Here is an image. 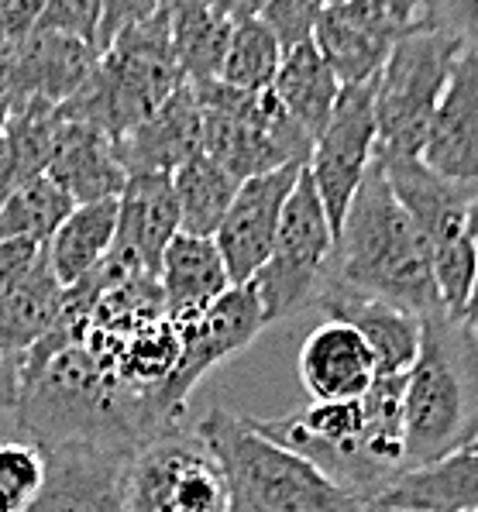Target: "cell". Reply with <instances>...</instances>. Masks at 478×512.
<instances>
[{
    "label": "cell",
    "instance_id": "obj_8",
    "mask_svg": "<svg viewBox=\"0 0 478 512\" xmlns=\"http://www.w3.org/2000/svg\"><path fill=\"white\" fill-rule=\"evenodd\" d=\"M379 159V155H375ZM396 200L417 220L434 258L444 310L461 317L478 275V241L472 238L475 186L437 176L423 159H379Z\"/></svg>",
    "mask_w": 478,
    "mask_h": 512
},
{
    "label": "cell",
    "instance_id": "obj_12",
    "mask_svg": "<svg viewBox=\"0 0 478 512\" xmlns=\"http://www.w3.org/2000/svg\"><path fill=\"white\" fill-rule=\"evenodd\" d=\"M42 454L45 485L28 512H128L124 482L138 451L69 440L42 447Z\"/></svg>",
    "mask_w": 478,
    "mask_h": 512
},
{
    "label": "cell",
    "instance_id": "obj_14",
    "mask_svg": "<svg viewBox=\"0 0 478 512\" xmlns=\"http://www.w3.org/2000/svg\"><path fill=\"white\" fill-rule=\"evenodd\" d=\"M300 172L303 165H286V169L252 176L238 186V196L227 210L221 231L214 234L227 272H231V286H248L265 265L272 244H276L282 210L300 183Z\"/></svg>",
    "mask_w": 478,
    "mask_h": 512
},
{
    "label": "cell",
    "instance_id": "obj_22",
    "mask_svg": "<svg viewBox=\"0 0 478 512\" xmlns=\"http://www.w3.org/2000/svg\"><path fill=\"white\" fill-rule=\"evenodd\" d=\"M183 231L172 176H128L117 196L114 248L159 279V265L169 241Z\"/></svg>",
    "mask_w": 478,
    "mask_h": 512
},
{
    "label": "cell",
    "instance_id": "obj_21",
    "mask_svg": "<svg viewBox=\"0 0 478 512\" xmlns=\"http://www.w3.org/2000/svg\"><path fill=\"white\" fill-rule=\"evenodd\" d=\"M45 176H52L56 183L73 196V203H97V200H114L121 196L128 172L117 155V138L107 135L104 128L86 121H73V117L59 114V135L56 148Z\"/></svg>",
    "mask_w": 478,
    "mask_h": 512
},
{
    "label": "cell",
    "instance_id": "obj_29",
    "mask_svg": "<svg viewBox=\"0 0 478 512\" xmlns=\"http://www.w3.org/2000/svg\"><path fill=\"white\" fill-rule=\"evenodd\" d=\"M241 179H234L217 159L207 152L193 155L172 172V189H176L179 220H183V234H197V238H214L221 231L227 210H231L234 196H238Z\"/></svg>",
    "mask_w": 478,
    "mask_h": 512
},
{
    "label": "cell",
    "instance_id": "obj_4",
    "mask_svg": "<svg viewBox=\"0 0 478 512\" xmlns=\"http://www.w3.org/2000/svg\"><path fill=\"white\" fill-rule=\"evenodd\" d=\"M227 485V512H365L368 506L334 485L307 458L255 430L252 416L214 406L197 423Z\"/></svg>",
    "mask_w": 478,
    "mask_h": 512
},
{
    "label": "cell",
    "instance_id": "obj_7",
    "mask_svg": "<svg viewBox=\"0 0 478 512\" xmlns=\"http://www.w3.org/2000/svg\"><path fill=\"white\" fill-rule=\"evenodd\" d=\"M203 117V152L234 179H252L286 165H307L313 138L272 97L234 90L221 80L193 86Z\"/></svg>",
    "mask_w": 478,
    "mask_h": 512
},
{
    "label": "cell",
    "instance_id": "obj_27",
    "mask_svg": "<svg viewBox=\"0 0 478 512\" xmlns=\"http://www.w3.org/2000/svg\"><path fill=\"white\" fill-rule=\"evenodd\" d=\"M117 241V196L114 200L80 203L45 244L49 265L66 289L80 286L90 272L104 265Z\"/></svg>",
    "mask_w": 478,
    "mask_h": 512
},
{
    "label": "cell",
    "instance_id": "obj_19",
    "mask_svg": "<svg viewBox=\"0 0 478 512\" xmlns=\"http://www.w3.org/2000/svg\"><path fill=\"white\" fill-rule=\"evenodd\" d=\"M203 152V117L193 83H183L152 117L117 138V155L128 176H172Z\"/></svg>",
    "mask_w": 478,
    "mask_h": 512
},
{
    "label": "cell",
    "instance_id": "obj_42",
    "mask_svg": "<svg viewBox=\"0 0 478 512\" xmlns=\"http://www.w3.org/2000/svg\"><path fill=\"white\" fill-rule=\"evenodd\" d=\"M11 117H14V104H11V97H7L4 90H0V135L7 131V124H11Z\"/></svg>",
    "mask_w": 478,
    "mask_h": 512
},
{
    "label": "cell",
    "instance_id": "obj_16",
    "mask_svg": "<svg viewBox=\"0 0 478 512\" xmlns=\"http://www.w3.org/2000/svg\"><path fill=\"white\" fill-rule=\"evenodd\" d=\"M403 35L406 31L375 0H341L324 7L313 42L341 86H358L382 73Z\"/></svg>",
    "mask_w": 478,
    "mask_h": 512
},
{
    "label": "cell",
    "instance_id": "obj_30",
    "mask_svg": "<svg viewBox=\"0 0 478 512\" xmlns=\"http://www.w3.org/2000/svg\"><path fill=\"white\" fill-rule=\"evenodd\" d=\"M76 210L73 196L62 189L52 176H35L21 183L0 203V244L14 238H31L49 244L62 220Z\"/></svg>",
    "mask_w": 478,
    "mask_h": 512
},
{
    "label": "cell",
    "instance_id": "obj_32",
    "mask_svg": "<svg viewBox=\"0 0 478 512\" xmlns=\"http://www.w3.org/2000/svg\"><path fill=\"white\" fill-rule=\"evenodd\" d=\"M45 485V454L28 440L0 444V512H28Z\"/></svg>",
    "mask_w": 478,
    "mask_h": 512
},
{
    "label": "cell",
    "instance_id": "obj_20",
    "mask_svg": "<svg viewBox=\"0 0 478 512\" xmlns=\"http://www.w3.org/2000/svg\"><path fill=\"white\" fill-rule=\"evenodd\" d=\"M300 382L310 403H348L362 399L379 378L375 354L368 341L351 324L327 320L324 327L310 330L296 358Z\"/></svg>",
    "mask_w": 478,
    "mask_h": 512
},
{
    "label": "cell",
    "instance_id": "obj_44",
    "mask_svg": "<svg viewBox=\"0 0 478 512\" xmlns=\"http://www.w3.org/2000/svg\"><path fill=\"white\" fill-rule=\"evenodd\" d=\"M365 512H399V509H382V506H368Z\"/></svg>",
    "mask_w": 478,
    "mask_h": 512
},
{
    "label": "cell",
    "instance_id": "obj_13",
    "mask_svg": "<svg viewBox=\"0 0 478 512\" xmlns=\"http://www.w3.org/2000/svg\"><path fill=\"white\" fill-rule=\"evenodd\" d=\"M183 341V361L179 372L172 378V399L179 409H186V399L197 389V382L207 372H214L217 365H224L227 358L252 348L255 337L265 327V310L258 299L255 286H231L221 299L207 306V310L193 313L186 320H172Z\"/></svg>",
    "mask_w": 478,
    "mask_h": 512
},
{
    "label": "cell",
    "instance_id": "obj_39",
    "mask_svg": "<svg viewBox=\"0 0 478 512\" xmlns=\"http://www.w3.org/2000/svg\"><path fill=\"white\" fill-rule=\"evenodd\" d=\"M375 4L382 7V11L389 14V18L396 21L403 31L417 28L423 21V14H427V4L430 0H375Z\"/></svg>",
    "mask_w": 478,
    "mask_h": 512
},
{
    "label": "cell",
    "instance_id": "obj_26",
    "mask_svg": "<svg viewBox=\"0 0 478 512\" xmlns=\"http://www.w3.org/2000/svg\"><path fill=\"white\" fill-rule=\"evenodd\" d=\"M66 303L69 289L52 272L49 251H45L28 279L7 299H0V354H14V358L28 354L42 337L52 334V327L66 313Z\"/></svg>",
    "mask_w": 478,
    "mask_h": 512
},
{
    "label": "cell",
    "instance_id": "obj_28",
    "mask_svg": "<svg viewBox=\"0 0 478 512\" xmlns=\"http://www.w3.org/2000/svg\"><path fill=\"white\" fill-rule=\"evenodd\" d=\"M169 11V38L176 62L183 69L186 83H214L221 80L234 25L217 14L207 0H172Z\"/></svg>",
    "mask_w": 478,
    "mask_h": 512
},
{
    "label": "cell",
    "instance_id": "obj_36",
    "mask_svg": "<svg viewBox=\"0 0 478 512\" xmlns=\"http://www.w3.org/2000/svg\"><path fill=\"white\" fill-rule=\"evenodd\" d=\"M159 11H162V0H100V52L117 35L152 21Z\"/></svg>",
    "mask_w": 478,
    "mask_h": 512
},
{
    "label": "cell",
    "instance_id": "obj_38",
    "mask_svg": "<svg viewBox=\"0 0 478 512\" xmlns=\"http://www.w3.org/2000/svg\"><path fill=\"white\" fill-rule=\"evenodd\" d=\"M21 389V358L0 354V413H14Z\"/></svg>",
    "mask_w": 478,
    "mask_h": 512
},
{
    "label": "cell",
    "instance_id": "obj_15",
    "mask_svg": "<svg viewBox=\"0 0 478 512\" xmlns=\"http://www.w3.org/2000/svg\"><path fill=\"white\" fill-rule=\"evenodd\" d=\"M100 62V49L80 38L35 31L0 62V90L11 97L14 110L42 100V104H66L80 86L90 80Z\"/></svg>",
    "mask_w": 478,
    "mask_h": 512
},
{
    "label": "cell",
    "instance_id": "obj_24",
    "mask_svg": "<svg viewBox=\"0 0 478 512\" xmlns=\"http://www.w3.org/2000/svg\"><path fill=\"white\" fill-rule=\"evenodd\" d=\"M372 506L399 512H478V447L403 471Z\"/></svg>",
    "mask_w": 478,
    "mask_h": 512
},
{
    "label": "cell",
    "instance_id": "obj_33",
    "mask_svg": "<svg viewBox=\"0 0 478 512\" xmlns=\"http://www.w3.org/2000/svg\"><path fill=\"white\" fill-rule=\"evenodd\" d=\"M35 31H56L100 49V0H45Z\"/></svg>",
    "mask_w": 478,
    "mask_h": 512
},
{
    "label": "cell",
    "instance_id": "obj_11",
    "mask_svg": "<svg viewBox=\"0 0 478 512\" xmlns=\"http://www.w3.org/2000/svg\"><path fill=\"white\" fill-rule=\"evenodd\" d=\"M375 80H379V76H375ZM375 80L344 86L338 110H334L324 135L313 141V152L307 162L313 186H317L320 200H324V207H327V217H331V224H334V238H338L344 214H348L351 200H355L368 169H372L375 152H379Z\"/></svg>",
    "mask_w": 478,
    "mask_h": 512
},
{
    "label": "cell",
    "instance_id": "obj_23",
    "mask_svg": "<svg viewBox=\"0 0 478 512\" xmlns=\"http://www.w3.org/2000/svg\"><path fill=\"white\" fill-rule=\"evenodd\" d=\"M159 286L166 296L169 320H186L207 310L214 299H221L231 289V272H227L217 241L179 231L162 255Z\"/></svg>",
    "mask_w": 478,
    "mask_h": 512
},
{
    "label": "cell",
    "instance_id": "obj_6",
    "mask_svg": "<svg viewBox=\"0 0 478 512\" xmlns=\"http://www.w3.org/2000/svg\"><path fill=\"white\" fill-rule=\"evenodd\" d=\"M461 52L465 45L434 25H417L399 38L375 80L379 159H420Z\"/></svg>",
    "mask_w": 478,
    "mask_h": 512
},
{
    "label": "cell",
    "instance_id": "obj_25",
    "mask_svg": "<svg viewBox=\"0 0 478 512\" xmlns=\"http://www.w3.org/2000/svg\"><path fill=\"white\" fill-rule=\"evenodd\" d=\"M341 90L344 86L334 76V69L327 66L324 55H320L317 42H303L282 52V66L276 73V83H272V97L279 100V107L313 141L324 135V128L331 124Z\"/></svg>",
    "mask_w": 478,
    "mask_h": 512
},
{
    "label": "cell",
    "instance_id": "obj_37",
    "mask_svg": "<svg viewBox=\"0 0 478 512\" xmlns=\"http://www.w3.org/2000/svg\"><path fill=\"white\" fill-rule=\"evenodd\" d=\"M42 255H45V244L31 238H14L0 244V299H7L28 279Z\"/></svg>",
    "mask_w": 478,
    "mask_h": 512
},
{
    "label": "cell",
    "instance_id": "obj_40",
    "mask_svg": "<svg viewBox=\"0 0 478 512\" xmlns=\"http://www.w3.org/2000/svg\"><path fill=\"white\" fill-rule=\"evenodd\" d=\"M217 14H224L231 25H241V21H252V18H262L265 4L269 0H207Z\"/></svg>",
    "mask_w": 478,
    "mask_h": 512
},
{
    "label": "cell",
    "instance_id": "obj_43",
    "mask_svg": "<svg viewBox=\"0 0 478 512\" xmlns=\"http://www.w3.org/2000/svg\"><path fill=\"white\" fill-rule=\"evenodd\" d=\"M472 238L478 241V186H475V196H472Z\"/></svg>",
    "mask_w": 478,
    "mask_h": 512
},
{
    "label": "cell",
    "instance_id": "obj_2",
    "mask_svg": "<svg viewBox=\"0 0 478 512\" xmlns=\"http://www.w3.org/2000/svg\"><path fill=\"white\" fill-rule=\"evenodd\" d=\"M327 275L379 296L393 306H403L413 317H434L444 310L437 289L430 244L396 200L386 169L375 159L362 189L351 200L344 224L334 238Z\"/></svg>",
    "mask_w": 478,
    "mask_h": 512
},
{
    "label": "cell",
    "instance_id": "obj_3",
    "mask_svg": "<svg viewBox=\"0 0 478 512\" xmlns=\"http://www.w3.org/2000/svg\"><path fill=\"white\" fill-rule=\"evenodd\" d=\"M478 437V341L465 317H423L406 375V471L472 447Z\"/></svg>",
    "mask_w": 478,
    "mask_h": 512
},
{
    "label": "cell",
    "instance_id": "obj_41",
    "mask_svg": "<svg viewBox=\"0 0 478 512\" xmlns=\"http://www.w3.org/2000/svg\"><path fill=\"white\" fill-rule=\"evenodd\" d=\"M465 324L472 327V334H475V341H478V275H475V286H472V296H468V303H465Z\"/></svg>",
    "mask_w": 478,
    "mask_h": 512
},
{
    "label": "cell",
    "instance_id": "obj_10",
    "mask_svg": "<svg viewBox=\"0 0 478 512\" xmlns=\"http://www.w3.org/2000/svg\"><path fill=\"white\" fill-rule=\"evenodd\" d=\"M128 512H227V485L197 430H169L128 464Z\"/></svg>",
    "mask_w": 478,
    "mask_h": 512
},
{
    "label": "cell",
    "instance_id": "obj_9",
    "mask_svg": "<svg viewBox=\"0 0 478 512\" xmlns=\"http://www.w3.org/2000/svg\"><path fill=\"white\" fill-rule=\"evenodd\" d=\"M334 251V224L313 186L307 165L300 172L293 196L282 210V224L265 265L255 272L252 286L262 299L265 324H279L317 303L320 279Z\"/></svg>",
    "mask_w": 478,
    "mask_h": 512
},
{
    "label": "cell",
    "instance_id": "obj_1",
    "mask_svg": "<svg viewBox=\"0 0 478 512\" xmlns=\"http://www.w3.org/2000/svg\"><path fill=\"white\" fill-rule=\"evenodd\" d=\"M14 423L35 447L86 440L141 451L176 430V423L131 392L83 341H62L59 334L42 337L21 354Z\"/></svg>",
    "mask_w": 478,
    "mask_h": 512
},
{
    "label": "cell",
    "instance_id": "obj_31",
    "mask_svg": "<svg viewBox=\"0 0 478 512\" xmlns=\"http://www.w3.org/2000/svg\"><path fill=\"white\" fill-rule=\"evenodd\" d=\"M279 66H282V42L262 18L234 25L227 59L221 69V83L245 93H265L276 83Z\"/></svg>",
    "mask_w": 478,
    "mask_h": 512
},
{
    "label": "cell",
    "instance_id": "obj_35",
    "mask_svg": "<svg viewBox=\"0 0 478 512\" xmlns=\"http://www.w3.org/2000/svg\"><path fill=\"white\" fill-rule=\"evenodd\" d=\"M420 25L444 28L478 55V0H430Z\"/></svg>",
    "mask_w": 478,
    "mask_h": 512
},
{
    "label": "cell",
    "instance_id": "obj_18",
    "mask_svg": "<svg viewBox=\"0 0 478 512\" xmlns=\"http://www.w3.org/2000/svg\"><path fill=\"white\" fill-rule=\"evenodd\" d=\"M423 165L454 183L478 186V55L461 52L454 62L437 114L420 152Z\"/></svg>",
    "mask_w": 478,
    "mask_h": 512
},
{
    "label": "cell",
    "instance_id": "obj_5",
    "mask_svg": "<svg viewBox=\"0 0 478 512\" xmlns=\"http://www.w3.org/2000/svg\"><path fill=\"white\" fill-rule=\"evenodd\" d=\"M183 83L186 76L169 38V11L162 4L152 21L128 28L100 52L93 76L80 93L59 104V114L97 124L107 135L121 138L152 117Z\"/></svg>",
    "mask_w": 478,
    "mask_h": 512
},
{
    "label": "cell",
    "instance_id": "obj_47",
    "mask_svg": "<svg viewBox=\"0 0 478 512\" xmlns=\"http://www.w3.org/2000/svg\"><path fill=\"white\" fill-rule=\"evenodd\" d=\"M472 447H478V437H475V444H472Z\"/></svg>",
    "mask_w": 478,
    "mask_h": 512
},
{
    "label": "cell",
    "instance_id": "obj_34",
    "mask_svg": "<svg viewBox=\"0 0 478 512\" xmlns=\"http://www.w3.org/2000/svg\"><path fill=\"white\" fill-rule=\"evenodd\" d=\"M327 0H269L262 11V21L276 31L282 42V52L293 49V45L313 42V31L324 14Z\"/></svg>",
    "mask_w": 478,
    "mask_h": 512
},
{
    "label": "cell",
    "instance_id": "obj_17",
    "mask_svg": "<svg viewBox=\"0 0 478 512\" xmlns=\"http://www.w3.org/2000/svg\"><path fill=\"white\" fill-rule=\"evenodd\" d=\"M317 310L327 313V320L351 324L368 341L375 354L379 375H406L417 365L423 320L406 313L403 306H393L379 296H368L348 282L334 279L324 272L317 293Z\"/></svg>",
    "mask_w": 478,
    "mask_h": 512
},
{
    "label": "cell",
    "instance_id": "obj_45",
    "mask_svg": "<svg viewBox=\"0 0 478 512\" xmlns=\"http://www.w3.org/2000/svg\"><path fill=\"white\" fill-rule=\"evenodd\" d=\"M327 4H341V0H327Z\"/></svg>",
    "mask_w": 478,
    "mask_h": 512
},
{
    "label": "cell",
    "instance_id": "obj_46",
    "mask_svg": "<svg viewBox=\"0 0 478 512\" xmlns=\"http://www.w3.org/2000/svg\"><path fill=\"white\" fill-rule=\"evenodd\" d=\"M162 4H172V0H162Z\"/></svg>",
    "mask_w": 478,
    "mask_h": 512
}]
</instances>
